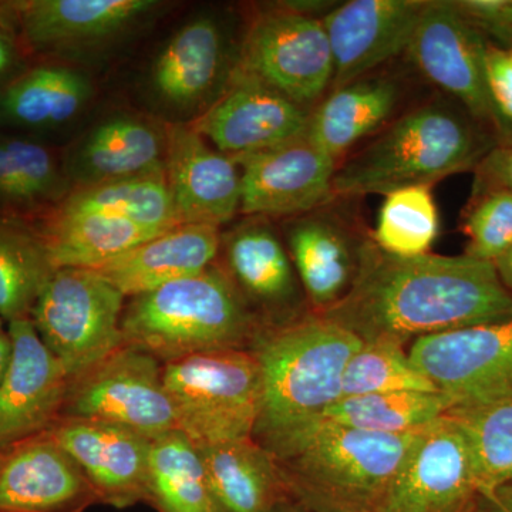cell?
<instances>
[{
    "label": "cell",
    "mask_w": 512,
    "mask_h": 512,
    "mask_svg": "<svg viewBox=\"0 0 512 512\" xmlns=\"http://www.w3.org/2000/svg\"><path fill=\"white\" fill-rule=\"evenodd\" d=\"M144 503L157 512H214L200 450L180 430L151 440Z\"/></svg>",
    "instance_id": "cell-30"
},
{
    "label": "cell",
    "mask_w": 512,
    "mask_h": 512,
    "mask_svg": "<svg viewBox=\"0 0 512 512\" xmlns=\"http://www.w3.org/2000/svg\"><path fill=\"white\" fill-rule=\"evenodd\" d=\"M426 429L380 434L322 419L265 448L306 511L376 512Z\"/></svg>",
    "instance_id": "cell-3"
},
{
    "label": "cell",
    "mask_w": 512,
    "mask_h": 512,
    "mask_svg": "<svg viewBox=\"0 0 512 512\" xmlns=\"http://www.w3.org/2000/svg\"><path fill=\"white\" fill-rule=\"evenodd\" d=\"M156 6L153 0H33L18 10L29 45L70 49L119 35Z\"/></svg>",
    "instance_id": "cell-24"
},
{
    "label": "cell",
    "mask_w": 512,
    "mask_h": 512,
    "mask_svg": "<svg viewBox=\"0 0 512 512\" xmlns=\"http://www.w3.org/2000/svg\"><path fill=\"white\" fill-rule=\"evenodd\" d=\"M433 187L416 185L384 195L373 242L394 256L413 258L431 252L439 237L440 218Z\"/></svg>",
    "instance_id": "cell-35"
},
{
    "label": "cell",
    "mask_w": 512,
    "mask_h": 512,
    "mask_svg": "<svg viewBox=\"0 0 512 512\" xmlns=\"http://www.w3.org/2000/svg\"><path fill=\"white\" fill-rule=\"evenodd\" d=\"M497 137L456 101H424L403 111L369 143L339 161L336 198L356 200L429 185L474 171L497 146Z\"/></svg>",
    "instance_id": "cell-2"
},
{
    "label": "cell",
    "mask_w": 512,
    "mask_h": 512,
    "mask_svg": "<svg viewBox=\"0 0 512 512\" xmlns=\"http://www.w3.org/2000/svg\"><path fill=\"white\" fill-rule=\"evenodd\" d=\"M312 111L333 80V56L322 19L284 3L262 10L242 40L235 69Z\"/></svg>",
    "instance_id": "cell-8"
},
{
    "label": "cell",
    "mask_w": 512,
    "mask_h": 512,
    "mask_svg": "<svg viewBox=\"0 0 512 512\" xmlns=\"http://www.w3.org/2000/svg\"><path fill=\"white\" fill-rule=\"evenodd\" d=\"M57 211L97 212L158 231H170L181 225L165 171L74 188Z\"/></svg>",
    "instance_id": "cell-31"
},
{
    "label": "cell",
    "mask_w": 512,
    "mask_h": 512,
    "mask_svg": "<svg viewBox=\"0 0 512 512\" xmlns=\"http://www.w3.org/2000/svg\"><path fill=\"white\" fill-rule=\"evenodd\" d=\"M222 235L211 225H178L93 269L124 298H136L187 276L201 274L217 262Z\"/></svg>",
    "instance_id": "cell-23"
},
{
    "label": "cell",
    "mask_w": 512,
    "mask_h": 512,
    "mask_svg": "<svg viewBox=\"0 0 512 512\" xmlns=\"http://www.w3.org/2000/svg\"><path fill=\"white\" fill-rule=\"evenodd\" d=\"M362 340L318 313L262 326L251 352L261 369L262 403L252 437L261 446L322 420L342 397V377Z\"/></svg>",
    "instance_id": "cell-4"
},
{
    "label": "cell",
    "mask_w": 512,
    "mask_h": 512,
    "mask_svg": "<svg viewBox=\"0 0 512 512\" xmlns=\"http://www.w3.org/2000/svg\"><path fill=\"white\" fill-rule=\"evenodd\" d=\"M474 173L473 195L495 190L512 192V140L497 144L478 164Z\"/></svg>",
    "instance_id": "cell-41"
},
{
    "label": "cell",
    "mask_w": 512,
    "mask_h": 512,
    "mask_svg": "<svg viewBox=\"0 0 512 512\" xmlns=\"http://www.w3.org/2000/svg\"><path fill=\"white\" fill-rule=\"evenodd\" d=\"M225 52L224 32L217 20L207 16L191 20L157 57L154 89L175 106L200 103L220 80Z\"/></svg>",
    "instance_id": "cell-27"
},
{
    "label": "cell",
    "mask_w": 512,
    "mask_h": 512,
    "mask_svg": "<svg viewBox=\"0 0 512 512\" xmlns=\"http://www.w3.org/2000/svg\"><path fill=\"white\" fill-rule=\"evenodd\" d=\"M165 130L133 116L101 121L72 154L69 178L87 187L164 173Z\"/></svg>",
    "instance_id": "cell-25"
},
{
    "label": "cell",
    "mask_w": 512,
    "mask_h": 512,
    "mask_svg": "<svg viewBox=\"0 0 512 512\" xmlns=\"http://www.w3.org/2000/svg\"><path fill=\"white\" fill-rule=\"evenodd\" d=\"M510 53H511V57H512V50H511V52H510Z\"/></svg>",
    "instance_id": "cell-48"
},
{
    "label": "cell",
    "mask_w": 512,
    "mask_h": 512,
    "mask_svg": "<svg viewBox=\"0 0 512 512\" xmlns=\"http://www.w3.org/2000/svg\"><path fill=\"white\" fill-rule=\"evenodd\" d=\"M446 416L466 436L485 493L512 483V402L453 407Z\"/></svg>",
    "instance_id": "cell-36"
},
{
    "label": "cell",
    "mask_w": 512,
    "mask_h": 512,
    "mask_svg": "<svg viewBox=\"0 0 512 512\" xmlns=\"http://www.w3.org/2000/svg\"><path fill=\"white\" fill-rule=\"evenodd\" d=\"M390 392L439 390L414 366L404 346L392 342H363L346 365L342 397Z\"/></svg>",
    "instance_id": "cell-37"
},
{
    "label": "cell",
    "mask_w": 512,
    "mask_h": 512,
    "mask_svg": "<svg viewBox=\"0 0 512 512\" xmlns=\"http://www.w3.org/2000/svg\"><path fill=\"white\" fill-rule=\"evenodd\" d=\"M271 512H308L305 510V508L302 507L301 504L296 503L295 500H292V498H286V500L282 501V503H279L276 505L274 510Z\"/></svg>",
    "instance_id": "cell-46"
},
{
    "label": "cell",
    "mask_w": 512,
    "mask_h": 512,
    "mask_svg": "<svg viewBox=\"0 0 512 512\" xmlns=\"http://www.w3.org/2000/svg\"><path fill=\"white\" fill-rule=\"evenodd\" d=\"M18 62V50L8 29L0 23V80L6 79Z\"/></svg>",
    "instance_id": "cell-42"
},
{
    "label": "cell",
    "mask_w": 512,
    "mask_h": 512,
    "mask_svg": "<svg viewBox=\"0 0 512 512\" xmlns=\"http://www.w3.org/2000/svg\"><path fill=\"white\" fill-rule=\"evenodd\" d=\"M164 232L97 212L56 211L39 235L53 268L96 269Z\"/></svg>",
    "instance_id": "cell-28"
},
{
    "label": "cell",
    "mask_w": 512,
    "mask_h": 512,
    "mask_svg": "<svg viewBox=\"0 0 512 512\" xmlns=\"http://www.w3.org/2000/svg\"><path fill=\"white\" fill-rule=\"evenodd\" d=\"M234 160L241 168L239 214L293 218L338 200L333 178L339 163L306 133Z\"/></svg>",
    "instance_id": "cell-13"
},
{
    "label": "cell",
    "mask_w": 512,
    "mask_h": 512,
    "mask_svg": "<svg viewBox=\"0 0 512 512\" xmlns=\"http://www.w3.org/2000/svg\"><path fill=\"white\" fill-rule=\"evenodd\" d=\"M99 494L46 431L0 448V512H86Z\"/></svg>",
    "instance_id": "cell-21"
},
{
    "label": "cell",
    "mask_w": 512,
    "mask_h": 512,
    "mask_svg": "<svg viewBox=\"0 0 512 512\" xmlns=\"http://www.w3.org/2000/svg\"><path fill=\"white\" fill-rule=\"evenodd\" d=\"M12 355L0 383V448L49 430L62 416L69 376L32 319L9 322Z\"/></svg>",
    "instance_id": "cell-17"
},
{
    "label": "cell",
    "mask_w": 512,
    "mask_h": 512,
    "mask_svg": "<svg viewBox=\"0 0 512 512\" xmlns=\"http://www.w3.org/2000/svg\"><path fill=\"white\" fill-rule=\"evenodd\" d=\"M318 315L362 342L406 348L424 336L511 318L512 293L493 262L431 252L402 258L370 238L348 295Z\"/></svg>",
    "instance_id": "cell-1"
},
{
    "label": "cell",
    "mask_w": 512,
    "mask_h": 512,
    "mask_svg": "<svg viewBox=\"0 0 512 512\" xmlns=\"http://www.w3.org/2000/svg\"><path fill=\"white\" fill-rule=\"evenodd\" d=\"M90 99V84L62 66H40L0 89V126L50 128L73 120Z\"/></svg>",
    "instance_id": "cell-29"
},
{
    "label": "cell",
    "mask_w": 512,
    "mask_h": 512,
    "mask_svg": "<svg viewBox=\"0 0 512 512\" xmlns=\"http://www.w3.org/2000/svg\"><path fill=\"white\" fill-rule=\"evenodd\" d=\"M409 355L453 407L512 402V316L424 336Z\"/></svg>",
    "instance_id": "cell-11"
},
{
    "label": "cell",
    "mask_w": 512,
    "mask_h": 512,
    "mask_svg": "<svg viewBox=\"0 0 512 512\" xmlns=\"http://www.w3.org/2000/svg\"><path fill=\"white\" fill-rule=\"evenodd\" d=\"M124 295L93 269L60 268L37 298L33 325L70 382L123 346Z\"/></svg>",
    "instance_id": "cell-7"
},
{
    "label": "cell",
    "mask_w": 512,
    "mask_h": 512,
    "mask_svg": "<svg viewBox=\"0 0 512 512\" xmlns=\"http://www.w3.org/2000/svg\"><path fill=\"white\" fill-rule=\"evenodd\" d=\"M309 114L284 94L232 70L220 99L191 126L218 151L238 158L302 136Z\"/></svg>",
    "instance_id": "cell-16"
},
{
    "label": "cell",
    "mask_w": 512,
    "mask_h": 512,
    "mask_svg": "<svg viewBox=\"0 0 512 512\" xmlns=\"http://www.w3.org/2000/svg\"><path fill=\"white\" fill-rule=\"evenodd\" d=\"M10 355H12V342L8 332H2L0 333V383L8 370Z\"/></svg>",
    "instance_id": "cell-45"
},
{
    "label": "cell",
    "mask_w": 512,
    "mask_h": 512,
    "mask_svg": "<svg viewBox=\"0 0 512 512\" xmlns=\"http://www.w3.org/2000/svg\"><path fill=\"white\" fill-rule=\"evenodd\" d=\"M461 228L467 238L464 255L494 264L512 247V192L473 195Z\"/></svg>",
    "instance_id": "cell-38"
},
{
    "label": "cell",
    "mask_w": 512,
    "mask_h": 512,
    "mask_svg": "<svg viewBox=\"0 0 512 512\" xmlns=\"http://www.w3.org/2000/svg\"><path fill=\"white\" fill-rule=\"evenodd\" d=\"M427 3L429 0H350L330 10L322 19L333 56L330 90L382 70L406 55Z\"/></svg>",
    "instance_id": "cell-14"
},
{
    "label": "cell",
    "mask_w": 512,
    "mask_h": 512,
    "mask_svg": "<svg viewBox=\"0 0 512 512\" xmlns=\"http://www.w3.org/2000/svg\"><path fill=\"white\" fill-rule=\"evenodd\" d=\"M262 326L217 262L201 274L131 298L121 319L123 345L161 363L198 353L249 350Z\"/></svg>",
    "instance_id": "cell-5"
},
{
    "label": "cell",
    "mask_w": 512,
    "mask_h": 512,
    "mask_svg": "<svg viewBox=\"0 0 512 512\" xmlns=\"http://www.w3.org/2000/svg\"><path fill=\"white\" fill-rule=\"evenodd\" d=\"M177 429L197 448L252 437L262 380L251 350L198 353L163 363Z\"/></svg>",
    "instance_id": "cell-6"
},
{
    "label": "cell",
    "mask_w": 512,
    "mask_h": 512,
    "mask_svg": "<svg viewBox=\"0 0 512 512\" xmlns=\"http://www.w3.org/2000/svg\"><path fill=\"white\" fill-rule=\"evenodd\" d=\"M487 83L495 110L512 133V57L491 43L487 50Z\"/></svg>",
    "instance_id": "cell-40"
},
{
    "label": "cell",
    "mask_w": 512,
    "mask_h": 512,
    "mask_svg": "<svg viewBox=\"0 0 512 512\" xmlns=\"http://www.w3.org/2000/svg\"><path fill=\"white\" fill-rule=\"evenodd\" d=\"M406 87L399 74L377 70L330 90L309 114L306 134L339 163L399 116Z\"/></svg>",
    "instance_id": "cell-22"
},
{
    "label": "cell",
    "mask_w": 512,
    "mask_h": 512,
    "mask_svg": "<svg viewBox=\"0 0 512 512\" xmlns=\"http://www.w3.org/2000/svg\"><path fill=\"white\" fill-rule=\"evenodd\" d=\"M56 269L39 234L15 222H0V316L30 318Z\"/></svg>",
    "instance_id": "cell-34"
},
{
    "label": "cell",
    "mask_w": 512,
    "mask_h": 512,
    "mask_svg": "<svg viewBox=\"0 0 512 512\" xmlns=\"http://www.w3.org/2000/svg\"><path fill=\"white\" fill-rule=\"evenodd\" d=\"M376 512H490L466 436L446 414L423 431Z\"/></svg>",
    "instance_id": "cell-12"
},
{
    "label": "cell",
    "mask_w": 512,
    "mask_h": 512,
    "mask_svg": "<svg viewBox=\"0 0 512 512\" xmlns=\"http://www.w3.org/2000/svg\"><path fill=\"white\" fill-rule=\"evenodd\" d=\"M46 433L82 468L100 504L124 510L144 503L150 439L119 424L70 417Z\"/></svg>",
    "instance_id": "cell-20"
},
{
    "label": "cell",
    "mask_w": 512,
    "mask_h": 512,
    "mask_svg": "<svg viewBox=\"0 0 512 512\" xmlns=\"http://www.w3.org/2000/svg\"><path fill=\"white\" fill-rule=\"evenodd\" d=\"M165 180L181 225H221L241 208V168L191 124L165 128Z\"/></svg>",
    "instance_id": "cell-18"
},
{
    "label": "cell",
    "mask_w": 512,
    "mask_h": 512,
    "mask_svg": "<svg viewBox=\"0 0 512 512\" xmlns=\"http://www.w3.org/2000/svg\"><path fill=\"white\" fill-rule=\"evenodd\" d=\"M490 512H512V483L493 491L490 495Z\"/></svg>",
    "instance_id": "cell-43"
},
{
    "label": "cell",
    "mask_w": 512,
    "mask_h": 512,
    "mask_svg": "<svg viewBox=\"0 0 512 512\" xmlns=\"http://www.w3.org/2000/svg\"><path fill=\"white\" fill-rule=\"evenodd\" d=\"M335 202L289 218L286 249L313 313H323L348 295L362 265L370 232L342 215Z\"/></svg>",
    "instance_id": "cell-15"
},
{
    "label": "cell",
    "mask_w": 512,
    "mask_h": 512,
    "mask_svg": "<svg viewBox=\"0 0 512 512\" xmlns=\"http://www.w3.org/2000/svg\"><path fill=\"white\" fill-rule=\"evenodd\" d=\"M254 218L222 237V268L264 326L311 312L288 249L266 218Z\"/></svg>",
    "instance_id": "cell-19"
},
{
    "label": "cell",
    "mask_w": 512,
    "mask_h": 512,
    "mask_svg": "<svg viewBox=\"0 0 512 512\" xmlns=\"http://www.w3.org/2000/svg\"><path fill=\"white\" fill-rule=\"evenodd\" d=\"M198 450L214 512H271L291 498L275 457L254 437Z\"/></svg>",
    "instance_id": "cell-26"
},
{
    "label": "cell",
    "mask_w": 512,
    "mask_h": 512,
    "mask_svg": "<svg viewBox=\"0 0 512 512\" xmlns=\"http://www.w3.org/2000/svg\"><path fill=\"white\" fill-rule=\"evenodd\" d=\"M453 407L440 392H390L342 397L323 419L380 434H409L436 423Z\"/></svg>",
    "instance_id": "cell-33"
},
{
    "label": "cell",
    "mask_w": 512,
    "mask_h": 512,
    "mask_svg": "<svg viewBox=\"0 0 512 512\" xmlns=\"http://www.w3.org/2000/svg\"><path fill=\"white\" fill-rule=\"evenodd\" d=\"M60 417L119 424L150 440L178 430L163 363L126 345L69 383Z\"/></svg>",
    "instance_id": "cell-10"
},
{
    "label": "cell",
    "mask_w": 512,
    "mask_h": 512,
    "mask_svg": "<svg viewBox=\"0 0 512 512\" xmlns=\"http://www.w3.org/2000/svg\"><path fill=\"white\" fill-rule=\"evenodd\" d=\"M66 170L45 144L0 134V205L33 210L67 197Z\"/></svg>",
    "instance_id": "cell-32"
},
{
    "label": "cell",
    "mask_w": 512,
    "mask_h": 512,
    "mask_svg": "<svg viewBox=\"0 0 512 512\" xmlns=\"http://www.w3.org/2000/svg\"><path fill=\"white\" fill-rule=\"evenodd\" d=\"M454 8L468 25L488 40V43L512 50V0H451Z\"/></svg>",
    "instance_id": "cell-39"
},
{
    "label": "cell",
    "mask_w": 512,
    "mask_h": 512,
    "mask_svg": "<svg viewBox=\"0 0 512 512\" xmlns=\"http://www.w3.org/2000/svg\"><path fill=\"white\" fill-rule=\"evenodd\" d=\"M2 332H5V330H3V328H2V319H0V333H2Z\"/></svg>",
    "instance_id": "cell-47"
},
{
    "label": "cell",
    "mask_w": 512,
    "mask_h": 512,
    "mask_svg": "<svg viewBox=\"0 0 512 512\" xmlns=\"http://www.w3.org/2000/svg\"><path fill=\"white\" fill-rule=\"evenodd\" d=\"M488 45L451 0H429L406 56L423 79L456 101L501 144L512 140V133L488 92Z\"/></svg>",
    "instance_id": "cell-9"
},
{
    "label": "cell",
    "mask_w": 512,
    "mask_h": 512,
    "mask_svg": "<svg viewBox=\"0 0 512 512\" xmlns=\"http://www.w3.org/2000/svg\"><path fill=\"white\" fill-rule=\"evenodd\" d=\"M494 266L505 289L512 293V247L494 262Z\"/></svg>",
    "instance_id": "cell-44"
}]
</instances>
